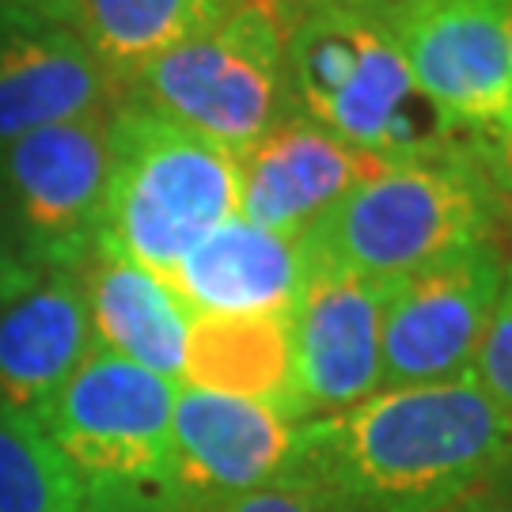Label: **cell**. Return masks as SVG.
I'll list each match as a JSON object with an SVG mask.
<instances>
[{"instance_id":"obj_1","label":"cell","mask_w":512,"mask_h":512,"mask_svg":"<svg viewBox=\"0 0 512 512\" xmlns=\"http://www.w3.org/2000/svg\"><path fill=\"white\" fill-rule=\"evenodd\" d=\"M512 448V425L467 376L380 387L296 425L285 475L330 512H440L478 490Z\"/></svg>"},{"instance_id":"obj_2","label":"cell","mask_w":512,"mask_h":512,"mask_svg":"<svg viewBox=\"0 0 512 512\" xmlns=\"http://www.w3.org/2000/svg\"><path fill=\"white\" fill-rule=\"evenodd\" d=\"M107 145L95 251L171 281L217 224L236 217V156L133 95L114 99Z\"/></svg>"},{"instance_id":"obj_3","label":"cell","mask_w":512,"mask_h":512,"mask_svg":"<svg viewBox=\"0 0 512 512\" xmlns=\"http://www.w3.org/2000/svg\"><path fill=\"white\" fill-rule=\"evenodd\" d=\"M285 73L296 114L384 164L467 145L414 84L395 27L365 4L296 19L285 31Z\"/></svg>"},{"instance_id":"obj_4","label":"cell","mask_w":512,"mask_h":512,"mask_svg":"<svg viewBox=\"0 0 512 512\" xmlns=\"http://www.w3.org/2000/svg\"><path fill=\"white\" fill-rule=\"evenodd\" d=\"M494 232V183L475 141H467L437 156L384 164L315 220L300 243L308 262L395 285Z\"/></svg>"},{"instance_id":"obj_5","label":"cell","mask_w":512,"mask_h":512,"mask_svg":"<svg viewBox=\"0 0 512 512\" xmlns=\"http://www.w3.org/2000/svg\"><path fill=\"white\" fill-rule=\"evenodd\" d=\"M175 391L164 376L92 349L38 410L80 486V512H190L171 475Z\"/></svg>"},{"instance_id":"obj_6","label":"cell","mask_w":512,"mask_h":512,"mask_svg":"<svg viewBox=\"0 0 512 512\" xmlns=\"http://www.w3.org/2000/svg\"><path fill=\"white\" fill-rule=\"evenodd\" d=\"M122 95L243 156L296 114L285 73V23L262 0H232L213 27L160 54Z\"/></svg>"},{"instance_id":"obj_7","label":"cell","mask_w":512,"mask_h":512,"mask_svg":"<svg viewBox=\"0 0 512 512\" xmlns=\"http://www.w3.org/2000/svg\"><path fill=\"white\" fill-rule=\"evenodd\" d=\"M110 107L0 148V228L19 262L80 270L92 258L107 190Z\"/></svg>"},{"instance_id":"obj_8","label":"cell","mask_w":512,"mask_h":512,"mask_svg":"<svg viewBox=\"0 0 512 512\" xmlns=\"http://www.w3.org/2000/svg\"><path fill=\"white\" fill-rule=\"evenodd\" d=\"M501 296L505 255L497 239L395 281L384 304L380 387L444 384L467 376Z\"/></svg>"},{"instance_id":"obj_9","label":"cell","mask_w":512,"mask_h":512,"mask_svg":"<svg viewBox=\"0 0 512 512\" xmlns=\"http://www.w3.org/2000/svg\"><path fill=\"white\" fill-rule=\"evenodd\" d=\"M421 95L467 141L512 126V69L501 0H437L391 19Z\"/></svg>"},{"instance_id":"obj_10","label":"cell","mask_w":512,"mask_h":512,"mask_svg":"<svg viewBox=\"0 0 512 512\" xmlns=\"http://www.w3.org/2000/svg\"><path fill=\"white\" fill-rule=\"evenodd\" d=\"M387 293V281L308 262L289 308L293 384L304 421L346 410L380 391Z\"/></svg>"},{"instance_id":"obj_11","label":"cell","mask_w":512,"mask_h":512,"mask_svg":"<svg viewBox=\"0 0 512 512\" xmlns=\"http://www.w3.org/2000/svg\"><path fill=\"white\" fill-rule=\"evenodd\" d=\"M296 425L277 406L179 384L171 406V475L190 512L258 490L289 471Z\"/></svg>"},{"instance_id":"obj_12","label":"cell","mask_w":512,"mask_h":512,"mask_svg":"<svg viewBox=\"0 0 512 512\" xmlns=\"http://www.w3.org/2000/svg\"><path fill=\"white\" fill-rule=\"evenodd\" d=\"M92 349L80 270L16 262L0 285V403L35 418Z\"/></svg>"},{"instance_id":"obj_13","label":"cell","mask_w":512,"mask_h":512,"mask_svg":"<svg viewBox=\"0 0 512 512\" xmlns=\"http://www.w3.org/2000/svg\"><path fill=\"white\" fill-rule=\"evenodd\" d=\"M384 167V160L342 141L304 114H289L262 141L236 156V213L281 236H304L327 217L353 186Z\"/></svg>"},{"instance_id":"obj_14","label":"cell","mask_w":512,"mask_h":512,"mask_svg":"<svg viewBox=\"0 0 512 512\" xmlns=\"http://www.w3.org/2000/svg\"><path fill=\"white\" fill-rule=\"evenodd\" d=\"M118 95L73 27L0 0V148L110 107Z\"/></svg>"},{"instance_id":"obj_15","label":"cell","mask_w":512,"mask_h":512,"mask_svg":"<svg viewBox=\"0 0 512 512\" xmlns=\"http://www.w3.org/2000/svg\"><path fill=\"white\" fill-rule=\"evenodd\" d=\"M304 243L228 217L179 262L171 289L194 315H289L304 281Z\"/></svg>"},{"instance_id":"obj_16","label":"cell","mask_w":512,"mask_h":512,"mask_svg":"<svg viewBox=\"0 0 512 512\" xmlns=\"http://www.w3.org/2000/svg\"><path fill=\"white\" fill-rule=\"evenodd\" d=\"M80 281L88 296L95 349L148 368L171 384H183L194 311L164 277L148 274L126 258L92 251V258L80 266Z\"/></svg>"},{"instance_id":"obj_17","label":"cell","mask_w":512,"mask_h":512,"mask_svg":"<svg viewBox=\"0 0 512 512\" xmlns=\"http://www.w3.org/2000/svg\"><path fill=\"white\" fill-rule=\"evenodd\" d=\"M183 384L277 406L300 418L289 315H194Z\"/></svg>"},{"instance_id":"obj_18","label":"cell","mask_w":512,"mask_h":512,"mask_svg":"<svg viewBox=\"0 0 512 512\" xmlns=\"http://www.w3.org/2000/svg\"><path fill=\"white\" fill-rule=\"evenodd\" d=\"M232 0H76V35L107 80L126 92L171 46L213 27Z\"/></svg>"},{"instance_id":"obj_19","label":"cell","mask_w":512,"mask_h":512,"mask_svg":"<svg viewBox=\"0 0 512 512\" xmlns=\"http://www.w3.org/2000/svg\"><path fill=\"white\" fill-rule=\"evenodd\" d=\"M0 512H80V486L35 418L0 403Z\"/></svg>"},{"instance_id":"obj_20","label":"cell","mask_w":512,"mask_h":512,"mask_svg":"<svg viewBox=\"0 0 512 512\" xmlns=\"http://www.w3.org/2000/svg\"><path fill=\"white\" fill-rule=\"evenodd\" d=\"M467 380L505 414L512 425V293L505 285V296L497 304L490 327L475 349V361L467 368Z\"/></svg>"},{"instance_id":"obj_21","label":"cell","mask_w":512,"mask_h":512,"mask_svg":"<svg viewBox=\"0 0 512 512\" xmlns=\"http://www.w3.org/2000/svg\"><path fill=\"white\" fill-rule=\"evenodd\" d=\"M213 512H330V509L311 494L304 482L281 475L277 482H266L258 490H247V494L224 501Z\"/></svg>"},{"instance_id":"obj_22","label":"cell","mask_w":512,"mask_h":512,"mask_svg":"<svg viewBox=\"0 0 512 512\" xmlns=\"http://www.w3.org/2000/svg\"><path fill=\"white\" fill-rule=\"evenodd\" d=\"M478 156L486 164V175L494 183V202H497V228L505 224L512 232V126L497 133L490 141H475Z\"/></svg>"},{"instance_id":"obj_23","label":"cell","mask_w":512,"mask_h":512,"mask_svg":"<svg viewBox=\"0 0 512 512\" xmlns=\"http://www.w3.org/2000/svg\"><path fill=\"white\" fill-rule=\"evenodd\" d=\"M270 12H274L281 23H285V31L293 27L296 19L311 16V12H319V8H334V4H357V0H262Z\"/></svg>"},{"instance_id":"obj_24","label":"cell","mask_w":512,"mask_h":512,"mask_svg":"<svg viewBox=\"0 0 512 512\" xmlns=\"http://www.w3.org/2000/svg\"><path fill=\"white\" fill-rule=\"evenodd\" d=\"M482 490H486V494H494L497 501L512 512V448L505 452V459L494 467V475L482 482Z\"/></svg>"},{"instance_id":"obj_25","label":"cell","mask_w":512,"mask_h":512,"mask_svg":"<svg viewBox=\"0 0 512 512\" xmlns=\"http://www.w3.org/2000/svg\"><path fill=\"white\" fill-rule=\"evenodd\" d=\"M19 4H23V8H31L35 16L65 23V27H73L76 23V0H19Z\"/></svg>"},{"instance_id":"obj_26","label":"cell","mask_w":512,"mask_h":512,"mask_svg":"<svg viewBox=\"0 0 512 512\" xmlns=\"http://www.w3.org/2000/svg\"><path fill=\"white\" fill-rule=\"evenodd\" d=\"M357 4H365L372 12H380V16L391 23V19L406 16V12H418V8H429V4H437V0H357Z\"/></svg>"},{"instance_id":"obj_27","label":"cell","mask_w":512,"mask_h":512,"mask_svg":"<svg viewBox=\"0 0 512 512\" xmlns=\"http://www.w3.org/2000/svg\"><path fill=\"white\" fill-rule=\"evenodd\" d=\"M440 512H509V509H505L494 494H486V490L478 486V490H471L467 497H459L456 505H448V509H440Z\"/></svg>"},{"instance_id":"obj_28","label":"cell","mask_w":512,"mask_h":512,"mask_svg":"<svg viewBox=\"0 0 512 512\" xmlns=\"http://www.w3.org/2000/svg\"><path fill=\"white\" fill-rule=\"evenodd\" d=\"M19 258L12 255V247H8V239H4V228H0V285H4V277L12 274V266H16Z\"/></svg>"},{"instance_id":"obj_29","label":"cell","mask_w":512,"mask_h":512,"mask_svg":"<svg viewBox=\"0 0 512 512\" xmlns=\"http://www.w3.org/2000/svg\"><path fill=\"white\" fill-rule=\"evenodd\" d=\"M505 4V38H509V69H512V0H501Z\"/></svg>"},{"instance_id":"obj_30","label":"cell","mask_w":512,"mask_h":512,"mask_svg":"<svg viewBox=\"0 0 512 512\" xmlns=\"http://www.w3.org/2000/svg\"><path fill=\"white\" fill-rule=\"evenodd\" d=\"M505 285H509V293H512V255L505 258Z\"/></svg>"}]
</instances>
